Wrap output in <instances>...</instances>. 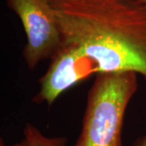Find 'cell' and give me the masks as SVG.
<instances>
[{"label": "cell", "instance_id": "obj_4", "mask_svg": "<svg viewBox=\"0 0 146 146\" xmlns=\"http://www.w3.org/2000/svg\"><path fill=\"white\" fill-rule=\"evenodd\" d=\"M95 73H98L97 67L78 47L60 44L39 80L40 89L33 101L51 106L66 90Z\"/></svg>", "mask_w": 146, "mask_h": 146}, {"label": "cell", "instance_id": "obj_6", "mask_svg": "<svg viewBox=\"0 0 146 146\" xmlns=\"http://www.w3.org/2000/svg\"><path fill=\"white\" fill-rule=\"evenodd\" d=\"M0 146H29V144H28V142H27L26 139L24 137V139H23L22 141H20V142L14 143V144H11V145H6L5 143L3 141V140H1Z\"/></svg>", "mask_w": 146, "mask_h": 146}, {"label": "cell", "instance_id": "obj_1", "mask_svg": "<svg viewBox=\"0 0 146 146\" xmlns=\"http://www.w3.org/2000/svg\"><path fill=\"white\" fill-rule=\"evenodd\" d=\"M47 1L57 19L61 44L78 47L98 74L132 72L146 81L143 0Z\"/></svg>", "mask_w": 146, "mask_h": 146}, {"label": "cell", "instance_id": "obj_2", "mask_svg": "<svg viewBox=\"0 0 146 146\" xmlns=\"http://www.w3.org/2000/svg\"><path fill=\"white\" fill-rule=\"evenodd\" d=\"M137 89L136 72L98 74L87 95L81 131L74 146H123L126 110Z\"/></svg>", "mask_w": 146, "mask_h": 146}, {"label": "cell", "instance_id": "obj_7", "mask_svg": "<svg viewBox=\"0 0 146 146\" xmlns=\"http://www.w3.org/2000/svg\"><path fill=\"white\" fill-rule=\"evenodd\" d=\"M132 146H146V133L144 136L137 138Z\"/></svg>", "mask_w": 146, "mask_h": 146}, {"label": "cell", "instance_id": "obj_3", "mask_svg": "<svg viewBox=\"0 0 146 146\" xmlns=\"http://www.w3.org/2000/svg\"><path fill=\"white\" fill-rule=\"evenodd\" d=\"M8 7L21 19L26 33L23 57L33 70L42 60L51 58L61 44V33L47 0H7Z\"/></svg>", "mask_w": 146, "mask_h": 146}, {"label": "cell", "instance_id": "obj_5", "mask_svg": "<svg viewBox=\"0 0 146 146\" xmlns=\"http://www.w3.org/2000/svg\"><path fill=\"white\" fill-rule=\"evenodd\" d=\"M24 135L29 146H66L67 138L64 136L49 137L45 136L36 127L27 123Z\"/></svg>", "mask_w": 146, "mask_h": 146}, {"label": "cell", "instance_id": "obj_8", "mask_svg": "<svg viewBox=\"0 0 146 146\" xmlns=\"http://www.w3.org/2000/svg\"><path fill=\"white\" fill-rule=\"evenodd\" d=\"M143 1H144V2H145V3H146V0H143Z\"/></svg>", "mask_w": 146, "mask_h": 146}]
</instances>
